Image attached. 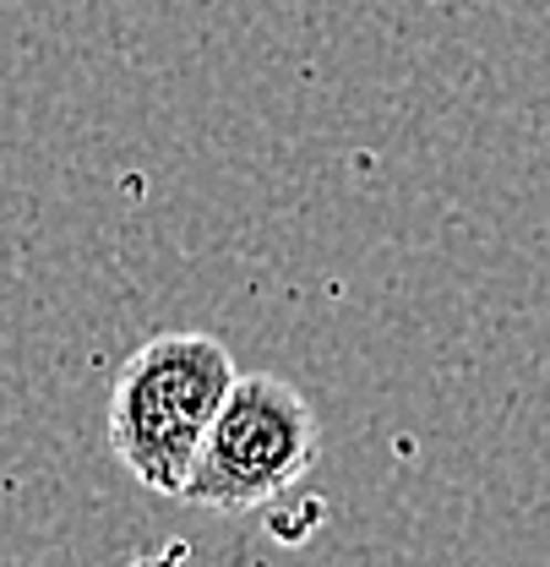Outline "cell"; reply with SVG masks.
<instances>
[{"mask_svg": "<svg viewBox=\"0 0 550 567\" xmlns=\"http://www.w3.org/2000/svg\"><path fill=\"white\" fill-rule=\"evenodd\" d=\"M235 354L212 333H153L110 388V453L142 492L180 496L218 404L235 388Z\"/></svg>", "mask_w": 550, "mask_h": 567, "instance_id": "obj_1", "label": "cell"}, {"mask_svg": "<svg viewBox=\"0 0 550 567\" xmlns=\"http://www.w3.org/2000/svg\"><path fill=\"white\" fill-rule=\"evenodd\" d=\"M316 458L322 421L311 399L273 371H246L207 425L180 502H197L207 513H251L294 492L316 470Z\"/></svg>", "mask_w": 550, "mask_h": 567, "instance_id": "obj_2", "label": "cell"}]
</instances>
